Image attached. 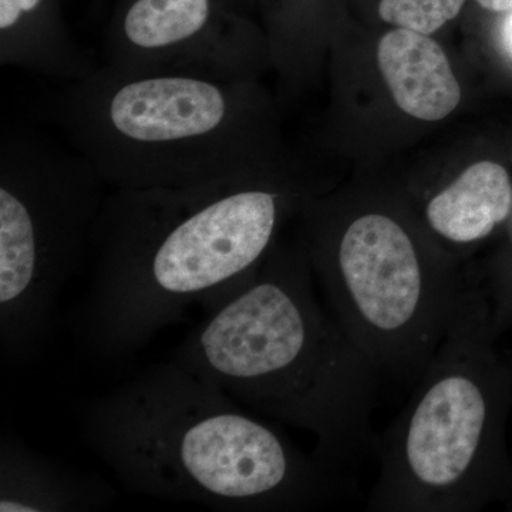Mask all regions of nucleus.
Masks as SVG:
<instances>
[{"label": "nucleus", "mask_w": 512, "mask_h": 512, "mask_svg": "<svg viewBox=\"0 0 512 512\" xmlns=\"http://www.w3.org/2000/svg\"><path fill=\"white\" fill-rule=\"evenodd\" d=\"M477 3L490 12L503 13L512 10V0H477Z\"/></svg>", "instance_id": "15"}, {"label": "nucleus", "mask_w": 512, "mask_h": 512, "mask_svg": "<svg viewBox=\"0 0 512 512\" xmlns=\"http://www.w3.org/2000/svg\"><path fill=\"white\" fill-rule=\"evenodd\" d=\"M0 64L63 83L99 69L70 32L62 0H0Z\"/></svg>", "instance_id": "9"}, {"label": "nucleus", "mask_w": 512, "mask_h": 512, "mask_svg": "<svg viewBox=\"0 0 512 512\" xmlns=\"http://www.w3.org/2000/svg\"><path fill=\"white\" fill-rule=\"evenodd\" d=\"M380 70L397 106L416 119L439 121L453 113L461 89L436 40L413 30L386 33L377 47Z\"/></svg>", "instance_id": "11"}, {"label": "nucleus", "mask_w": 512, "mask_h": 512, "mask_svg": "<svg viewBox=\"0 0 512 512\" xmlns=\"http://www.w3.org/2000/svg\"><path fill=\"white\" fill-rule=\"evenodd\" d=\"M306 252L276 251L188 336L175 360L252 412L308 431L323 466L345 474L375 453L382 376L326 311Z\"/></svg>", "instance_id": "3"}, {"label": "nucleus", "mask_w": 512, "mask_h": 512, "mask_svg": "<svg viewBox=\"0 0 512 512\" xmlns=\"http://www.w3.org/2000/svg\"><path fill=\"white\" fill-rule=\"evenodd\" d=\"M292 195L258 175L107 195L93 237L84 338L106 353L147 345L194 303L214 309L255 278Z\"/></svg>", "instance_id": "2"}, {"label": "nucleus", "mask_w": 512, "mask_h": 512, "mask_svg": "<svg viewBox=\"0 0 512 512\" xmlns=\"http://www.w3.org/2000/svg\"><path fill=\"white\" fill-rule=\"evenodd\" d=\"M242 407L173 359L89 404L82 429L134 494L239 512L313 510L352 495L346 474Z\"/></svg>", "instance_id": "1"}, {"label": "nucleus", "mask_w": 512, "mask_h": 512, "mask_svg": "<svg viewBox=\"0 0 512 512\" xmlns=\"http://www.w3.org/2000/svg\"><path fill=\"white\" fill-rule=\"evenodd\" d=\"M53 116L70 146L117 190L191 188L258 175V103L241 77L103 64L67 83Z\"/></svg>", "instance_id": "4"}, {"label": "nucleus", "mask_w": 512, "mask_h": 512, "mask_svg": "<svg viewBox=\"0 0 512 512\" xmlns=\"http://www.w3.org/2000/svg\"><path fill=\"white\" fill-rule=\"evenodd\" d=\"M511 212L510 175L503 165L481 161L430 198L424 221L441 241L467 247L490 237Z\"/></svg>", "instance_id": "12"}, {"label": "nucleus", "mask_w": 512, "mask_h": 512, "mask_svg": "<svg viewBox=\"0 0 512 512\" xmlns=\"http://www.w3.org/2000/svg\"><path fill=\"white\" fill-rule=\"evenodd\" d=\"M308 259L328 309L382 377L414 384L446 336L466 278L424 252L396 215L313 229Z\"/></svg>", "instance_id": "6"}, {"label": "nucleus", "mask_w": 512, "mask_h": 512, "mask_svg": "<svg viewBox=\"0 0 512 512\" xmlns=\"http://www.w3.org/2000/svg\"><path fill=\"white\" fill-rule=\"evenodd\" d=\"M103 178L72 146L8 124L0 140V346L28 355L57 295L93 248Z\"/></svg>", "instance_id": "7"}, {"label": "nucleus", "mask_w": 512, "mask_h": 512, "mask_svg": "<svg viewBox=\"0 0 512 512\" xmlns=\"http://www.w3.org/2000/svg\"><path fill=\"white\" fill-rule=\"evenodd\" d=\"M484 293L464 281L456 313L396 420L377 434L367 510L468 512L500 484L504 380Z\"/></svg>", "instance_id": "5"}, {"label": "nucleus", "mask_w": 512, "mask_h": 512, "mask_svg": "<svg viewBox=\"0 0 512 512\" xmlns=\"http://www.w3.org/2000/svg\"><path fill=\"white\" fill-rule=\"evenodd\" d=\"M229 2H231L232 5L235 6V8H239V5H241L242 0H229Z\"/></svg>", "instance_id": "16"}, {"label": "nucleus", "mask_w": 512, "mask_h": 512, "mask_svg": "<svg viewBox=\"0 0 512 512\" xmlns=\"http://www.w3.org/2000/svg\"><path fill=\"white\" fill-rule=\"evenodd\" d=\"M466 0H380L379 16L384 22L433 35L457 18Z\"/></svg>", "instance_id": "13"}, {"label": "nucleus", "mask_w": 512, "mask_h": 512, "mask_svg": "<svg viewBox=\"0 0 512 512\" xmlns=\"http://www.w3.org/2000/svg\"><path fill=\"white\" fill-rule=\"evenodd\" d=\"M501 43H503L504 52L512 60V10L504 20L503 29H501Z\"/></svg>", "instance_id": "14"}, {"label": "nucleus", "mask_w": 512, "mask_h": 512, "mask_svg": "<svg viewBox=\"0 0 512 512\" xmlns=\"http://www.w3.org/2000/svg\"><path fill=\"white\" fill-rule=\"evenodd\" d=\"M109 485L40 456L12 437L0 450V512H73L106 507Z\"/></svg>", "instance_id": "10"}, {"label": "nucleus", "mask_w": 512, "mask_h": 512, "mask_svg": "<svg viewBox=\"0 0 512 512\" xmlns=\"http://www.w3.org/2000/svg\"><path fill=\"white\" fill-rule=\"evenodd\" d=\"M248 32L229 0H117L106 66L127 72L201 70L244 79Z\"/></svg>", "instance_id": "8"}]
</instances>
